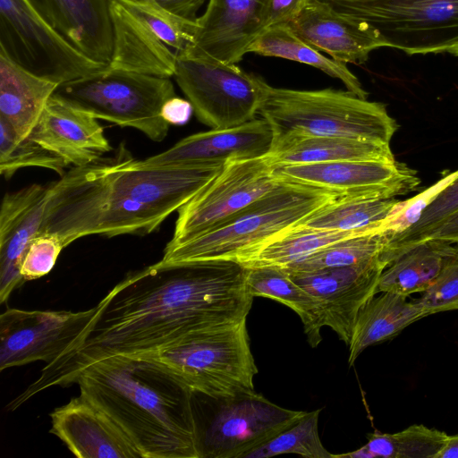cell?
<instances>
[{
    "label": "cell",
    "instance_id": "obj_8",
    "mask_svg": "<svg viewBox=\"0 0 458 458\" xmlns=\"http://www.w3.org/2000/svg\"><path fill=\"white\" fill-rule=\"evenodd\" d=\"M0 54L59 85L108 67L74 47L33 0H0Z\"/></svg>",
    "mask_w": 458,
    "mask_h": 458
},
{
    "label": "cell",
    "instance_id": "obj_12",
    "mask_svg": "<svg viewBox=\"0 0 458 458\" xmlns=\"http://www.w3.org/2000/svg\"><path fill=\"white\" fill-rule=\"evenodd\" d=\"M216 400L209 421L197 426L200 458H243L306 413L276 405L254 390Z\"/></svg>",
    "mask_w": 458,
    "mask_h": 458
},
{
    "label": "cell",
    "instance_id": "obj_36",
    "mask_svg": "<svg viewBox=\"0 0 458 458\" xmlns=\"http://www.w3.org/2000/svg\"><path fill=\"white\" fill-rule=\"evenodd\" d=\"M319 410L306 411L296 422L253 449L243 458H268L284 454H296L308 458H332L318 434Z\"/></svg>",
    "mask_w": 458,
    "mask_h": 458
},
{
    "label": "cell",
    "instance_id": "obj_42",
    "mask_svg": "<svg viewBox=\"0 0 458 458\" xmlns=\"http://www.w3.org/2000/svg\"><path fill=\"white\" fill-rule=\"evenodd\" d=\"M193 107L187 99L176 96L167 99L161 108L163 119L170 125H184L192 114Z\"/></svg>",
    "mask_w": 458,
    "mask_h": 458
},
{
    "label": "cell",
    "instance_id": "obj_40",
    "mask_svg": "<svg viewBox=\"0 0 458 458\" xmlns=\"http://www.w3.org/2000/svg\"><path fill=\"white\" fill-rule=\"evenodd\" d=\"M64 246L58 236L40 232L30 242L22 258L20 273L23 280L38 279L55 267Z\"/></svg>",
    "mask_w": 458,
    "mask_h": 458
},
{
    "label": "cell",
    "instance_id": "obj_9",
    "mask_svg": "<svg viewBox=\"0 0 458 458\" xmlns=\"http://www.w3.org/2000/svg\"><path fill=\"white\" fill-rule=\"evenodd\" d=\"M327 1L407 55L447 52L458 43V0Z\"/></svg>",
    "mask_w": 458,
    "mask_h": 458
},
{
    "label": "cell",
    "instance_id": "obj_34",
    "mask_svg": "<svg viewBox=\"0 0 458 458\" xmlns=\"http://www.w3.org/2000/svg\"><path fill=\"white\" fill-rule=\"evenodd\" d=\"M68 165L59 155L30 137L19 136L0 118V173L5 179L20 169L30 166L52 170L61 177Z\"/></svg>",
    "mask_w": 458,
    "mask_h": 458
},
{
    "label": "cell",
    "instance_id": "obj_19",
    "mask_svg": "<svg viewBox=\"0 0 458 458\" xmlns=\"http://www.w3.org/2000/svg\"><path fill=\"white\" fill-rule=\"evenodd\" d=\"M50 433L79 458H142L128 437L82 394L50 413Z\"/></svg>",
    "mask_w": 458,
    "mask_h": 458
},
{
    "label": "cell",
    "instance_id": "obj_17",
    "mask_svg": "<svg viewBox=\"0 0 458 458\" xmlns=\"http://www.w3.org/2000/svg\"><path fill=\"white\" fill-rule=\"evenodd\" d=\"M274 132L263 118H254L225 129H210L187 136L168 149L144 159H132L138 167L159 168L192 165H225L270 154Z\"/></svg>",
    "mask_w": 458,
    "mask_h": 458
},
{
    "label": "cell",
    "instance_id": "obj_26",
    "mask_svg": "<svg viewBox=\"0 0 458 458\" xmlns=\"http://www.w3.org/2000/svg\"><path fill=\"white\" fill-rule=\"evenodd\" d=\"M380 293L373 296L356 318L348 345L350 366L369 346L395 336L411 324L428 316L417 301H408L407 297L388 292Z\"/></svg>",
    "mask_w": 458,
    "mask_h": 458
},
{
    "label": "cell",
    "instance_id": "obj_38",
    "mask_svg": "<svg viewBox=\"0 0 458 458\" xmlns=\"http://www.w3.org/2000/svg\"><path fill=\"white\" fill-rule=\"evenodd\" d=\"M458 176V170L452 172L418 195L399 200L389 216L382 223L381 232L387 236L402 233L417 223L437 195Z\"/></svg>",
    "mask_w": 458,
    "mask_h": 458
},
{
    "label": "cell",
    "instance_id": "obj_24",
    "mask_svg": "<svg viewBox=\"0 0 458 458\" xmlns=\"http://www.w3.org/2000/svg\"><path fill=\"white\" fill-rule=\"evenodd\" d=\"M267 157L272 165L396 161L390 144L328 136H293L274 141Z\"/></svg>",
    "mask_w": 458,
    "mask_h": 458
},
{
    "label": "cell",
    "instance_id": "obj_3",
    "mask_svg": "<svg viewBox=\"0 0 458 458\" xmlns=\"http://www.w3.org/2000/svg\"><path fill=\"white\" fill-rule=\"evenodd\" d=\"M128 437L142 458H200L193 393L168 367L111 356L72 380Z\"/></svg>",
    "mask_w": 458,
    "mask_h": 458
},
{
    "label": "cell",
    "instance_id": "obj_13",
    "mask_svg": "<svg viewBox=\"0 0 458 458\" xmlns=\"http://www.w3.org/2000/svg\"><path fill=\"white\" fill-rule=\"evenodd\" d=\"M97 311V305L81 311L7 309L0 316V370L47 364L76 349Z\"/></svg>",
    "mask_w": 458,
    "mask_h": 458
},
{
    "label": "cell",
    "instance_id": "obj_16",
    "mask_svg": "<svg viewBox=\"0 0 458 458\" xmlns=\"http://www.w3.org/2000/svg\"><path fill=\"white\" fill-rule=\"evenodd\" d=\"M267 0H208L196 19L192 41L179 55L225 64L239 63L265 30Z\"/></svg>",
    "mask_w": 458,
    "mask_h": 458
},
{
    "label": "cell",
    "instance_id": "obj_14",
    "mask_svg": "<svg viewBox=\"0 0 458 458\" xmlns=\"http://www.w3.org/2000/svg\"><path fill=\"white\" fill-rule=\"evenodd\" d=\"M272 165L278 180L320 190L336 199H391L416 191L420 184L417 171L399 161Z\"/></svg>",
    "mask_w": 458,
    "mask_h": 458
},
{
    "label": "cell",
    "instance_id": "obj_35",
    "mask_svg": "<svg viewBox=\"0 0 458 458\" xmlns=\"http://www.w3.org/2000/svg\"><path fill=\"white\" fill-rule=\"evenodd\" d=\"M458 211V176L427 207L419 221L407 230L387 236L380 259L389 265L401 254L424 242L428 234L450 215Z\"/></svg>",
    "mask_w": 458,
    "mask_h": 458
},
{
    "label": "cell",
    "instance_id": "obj_28",
    "mask_svg": "<svg viewBox=\"0 0 458 458\" xmlns=\"http://www.w3.org/2000/svg\"><path fill=\"white\" fill-rule=\"evenodd\" d=\"M246 285L253 297H267L293 310L301 319L310 346L318 345L320 331L325 327L320 305L284 268L276 266L247 267Z\"/></svg>",
    "mask_w": 458,
    "mask_h": 458
},
{
    "label": "cell",
    "instance_id": "obj_6",
    "mask_svg": "<svg viewBox=\"0 0 458 458\" xmlns=\"http://www.w3.org/2000/svg\"><path fill=\"white\" fill-rule=\"evenodd\" d=\"M140 356L168 367L193 394L223 399L254 390L258 369L250 351L247 318Z\"/></svg>",
    "mask_w": 458,
    "mask_h": 458
},
{
    "label": "cell",
    "instance_id": "obj_32",
    "mask_svg": "<svg viewBox=\"0 0 458 458\" xmlns=\"http://www.w3.org/2000/svg\"><path fill=\"white\" fill-rule=\"evenodd\" d=\"M448 435L422 424H414L396 433L369 434L368 442L355 451L334 457L350 458H437Z\"/></svg>",
    "mask_w": 458,
    "mask_h": 458
},
{
    "label": "cell",
    "instance_id": "obj_7",
    "mask_svg": "<svg viewBox=\"0 0 458 458\" xmlns=\"http://www.w3.org/2000/svg\"><path fill=\"white\" fill-rule=\"evenodd\" d=\"M53 96L97 119L133 128L160 142L170 125L163 119L161 108L175 91L170 78L107 67L60 84Z\"/></svg>",
    "mask_w": 458,
    "mask_h": 458
},
{
    "label": "cell",
    "instance_id": "obj_23",
    "mask_svg": "<svg viewBox=\"0 0 458 458\" xmlns=\"http://www.w3.org/2000/svg\"><path fill=\"white\" fill-rule=\"evenodd\" d=\"M113 54L108 67L157 77H174L177 53L116 0L111 2Z\"/></svg>",
    "mask_w": 458,
    "mask_h": 458
},
{
    "label": "cell",
    "instance_id": "obj_11",
    "mask_svg": "<svg viewBox=\"0 0 458 458\" xmlns=\"http://www.w3.org/2000/svg\"><path fill=\"white\" fill-rule=\"evenodd\" d=\"M281 182L268 157L225 164L214 179L178 209L169 245L224 224Z\"/></svg>",
    "mask_w": 458,
    "mask_h": 458
},
{
    "label": "cell",
    "instance_id": "obj_46",
    "mask_svg": "<svg viewBox=\"0 0 458 458\" xmlns=\"http://www.w3.org/2000/svg\"><path fill=\"white\" fill-rule=\"evenodd\" d=\"M447 53L449 54H452L454 55H456L458 56V43L455 44L454 46H453L452 47H450L448 50H447Z\"/></svg>",
    "mask_w": 458,
    "mask_h": 458
},
{
    "label": "cell",
    "instance_id": "obj_45",
    "mask_svg": "<svg viewBox=\"0 0 458 458\" xmlns=\"http://www.w3.org/2000/svg\"><path fill=\"white\" fill-rule=\"evenodd\" d=\"M437 458H458V435L448 436L446 444Z\"/></svg>",
    "mask_w": 458,
    "mask_h": 458
},
{
    "label": "cell",
    "instance_id": "obj_30",
    "mask_svg": "<svg viewBox=\"0 0 458 458\" xmlns=\"http://www.w3.org/2000/svg\"><path fill=\"white\" fill-rule=\"evenodd\" d=\"M370 233L323 230L298 224L240 257L247 267H285L344 239Z\"/></svg>",
    "mask_w": 458,
    "mask_h": 458
},
{
    "label": "cell",
    "instance_id": "obj_1",
    "mask_svg": "<svg viewBox=\"0 0 458 458\" xmlns=\"http://www.w3.org/2000/svg\"><path fill=\"white\" fill-rule=\"evenodd\" d=\"M247 267L234 260L165 264L130 273L98 304L83 342L46 364L30 396L68 386L88 365L111 356H140L247 318L253 296Z\"/></svg>",
    "mask_w": 458,
    "mask_h": 458
},
{
    "label": "cell",
    "instance_id": "obj_25",
    "mask_svg": "<svg viewBox=\"0 0 458 458\" xmlns=\"http://www.w3.org/2000/svg\"><path fill=\"white\" fill-rule=\"evenodd\" d=\"M58 86L0 54V118L19 136L29 137Z\"/></svg>",
    "mask_w": 458,
    "mask_h": 458
},
{
    "label": "cell",
    "instance_id": "obj_41",
    "mask_svg": "<svg viewBox=\"0 0 458 458\" xmlns=\"http://www.w3.org/2000/svg\"><path fill=\"white\" fill-rule=\"evenodd\" d=\"M309 2L310 0H267L264 16L265 30L275 25L291 23L300 15Z\"/></svg>",
    "mask_w": 458,
    "mask_h": 458
},
{
    "label": "cell",
    "instance_id": "obj_2",
    "mask_svg": "<svg viewBox=\"0 0 458 458\" xmlns=\"http://www.w3.org/2000/svg\"><path fill=\"white\" fill-rule=\"evenodd\" d=\"M124 148L111 157L73 166L48 183L41 232L64 248L88 235H145L201 191L225 165L138 167Z\"/></svg>",
    "mask_w": 458,
    "mask_h": 458
},
{
    "label": "cell",
    "instance_id": "obj_33",
    "mask_svg": "<svg viewBox=\"0 0 458 458\" xmlns=\"http://www.w3.org/2000/svg\"><path fill=\"white\" fill-rule=\"evenodd\" d=\"M387 243L385 232L349 237L293 263L287 271H314L331 267L360 265L380 258Z\"/></svg>",
    "mask_w": 458,
    "mask_h": 458
},
{
    "label": "cell",
    "instance_id": "obj_21",
    "mask_svg": "<svg viewBox=\"0 0 458 458\" xmlns=\"http://www.w3.org/2000/svg\"><path fill=\"white\" fill-rule=\"evenodd\" d=\"M98 120L52 96L29 137L68 165L84 166L113 149Z\"/></svg>",
    "mask_w": 458,
    "mask_h": 458
},
{
    "label": "cell",
    "instance_id": "obj_18",
    "mask_svg": "<svg viewBox=\"0 0 458 458\" xmlns=\"http://www.w3.org/2000/svg\"><path fill=\"white\" fill-rule=\"evenodd\" d=\"M289 25L310 46L345 64H363L372 51L385 47L372 27L343 13L327 0H310Z\"/></svg>",
    "mask_w": 458,
    "mask_h": 458
},
{
    "label": "cell",
    "instance_id": "obj_15",
    "mask_svg": "<svg viewBox=\"0 0 458 458\" xmlns=\"http://www.w3.org/2000/svg\"><path fill=\"white\" fill-rule=\"evenodd\" d=\"M386 265L377 258L360 265L314 271H287L290 277L319 303L324 326L347 346L361 308L377 293Z\"/></svg>",
    "mask_w": 458,
    "mask_h": 458
},
{
    "label": "cell",
    "instance_id": "obj_29",
    "mask_svg": "<svg viewBox=\"0 0 458 458\" xmlns=\"http://www.w3.org/2000/svg\"><path fill=\"white\" fill-rule=\"evenodd\" d=\"M250 52L315 67L340 80L347 90L361 98H368L369 93L345 64L323 55L320 51L303 40L289 24L275 25L263 30L250 47Z\"/></svg>",
    "mask_w": 458,
    "mask_h": 458
},
{
    "label": "cell",
    "instance_id": "obj_5",
    "mask_svg": "<svg viewBox=\"0 0 458 458\" xmlns=\"http://www.w3.org/2000/svg\"><path fill=\"white\" fill-rule=\"evenodd\" d=\"M335 199L320 190L281 181L271 191L219 226L186 242L166 244L160 261H237Z\"/></svg>",
    "mask_w": 458,
    "mask_h": 458
},
{
    "label": "cell",
    "instance_id": "obj_20",
    "mask_svg": "<svg viewBox=\"0 0 458 458\" xmlns=\"http://www.w3.org/2000/svg\"><path fill=\"white\" fill-rule=\"evenodd\" d=\"M48 183H33L4 195L0 211V301L25 281L20 267L26 249L42 231Z\"/></svg>",
    "mask_w": 458,
    "mask_h": 458
},
{
    "label": "cell",
    "instance_id": "obj_44",
    "mask_svg": "<svg viewBox=\"0 0 458 458\" xmlns=\"http://www.w3.org/2000/svg\"><path fill=\"white\" fill-rule=\"evenodd\" d=\"M440 240L451 244H458V211L450 215L437 227L432 230L426 240Z\"/></svg>",
    "mask_w": 458,
    "mask_h": 458
},
{
    "label": "cell",
    "instance_id": "obj_43",
    "mask_svg": "<svg viewBox=\"0 0 458 458\" xmlns=\"http://www.w3.org/2000/svg\"><path fill=\"white\" fill-rule=\"evenodd\" d=\"M180 18L196 21L197 13L206 0H148Z\"/></svg>",
    "mask_w": 458,
    "mask_h": 458
},
{
    "label": "cell",
    "instance_id": "obj_27",
    "mask_svg": "<svg viewBox=\"0 0 458 458\" xmlns=\"http://www.w3.org/2000/svg\"><path fill=\"white\" fill-rule=\"evenodd\" d=\"M456 244L427 240L409 249L382 272L377 293L388 292L405 297L423 293L436 279Z\"/></svg>",
    "mask_w": 458,
    "mask_h": 458
},
{
    "label": "cell",
    "instance_id": "obj_37",
    "mask_svg": "<svg viewBox=\"0 0 458 458\" xmlns=\"http://www.w3.org/2000/svg\"><path fill=\"white\" fill-rule=\"evenodd\" d=\"M126 11L152 29L176 53L191 43L196 21L175 16L148 0H116Z\"/></svg>",
    "mask_w": 458,
    "mask_h": 458
},
{
    "label": "cell",
    "instance_id": "obj_4",
    "mask_svg": "<svg viewBox=\"0 0 458 458\" xmlns=\"http://www.w3.org/2000/svg\"><path fill=\"white\" fill-rule=\"evenodd\" d=\"M258 114L270 124L274 141L293 136H328L390 144L399 127L385 104L349 90L275 88L267 81Z\"/></svg>",
    "mask_w": 458,
    "mask_h": 458
},
{
    "label": "cell",
    "instance_id": "obj_39",
    "mask_svg": "<svg viewBox=\"0 0 458 458\" xmlns=\"http://www.w3.org/2000/svg\"><path fill=\"white\" fill-rule=\"evenodd\" d=\"M416 301L428 316L458 310V244L436 279Z\"/></svg>",
    "mask_w": 458,
    "mask_h": 458
},
{
    "label": "cell",
    "instance_id": "obj_10",
    "mask_svg": "<svg viewBox=\"0 0 458 458\" xmlns=\"http://www.w3.org/2000/svg\"><path fill=\"white\" fill-rule=\"evenodd\" d=\"M174 77L197 119L210 129L233 127L256 118L266 81L236 64L179 54Z\"/></svg>",
    "mask_w": 458,
    "mask_h": 458
},
{
    "label": "cell",
    "instance_id": "obj_22",
    "mask_svg": "<svg viewBox=\"0 0 458 458\" xmlns=\"http://www.w3.org/2000/svg\"><path fill=\"white\" fill-rule=\"evenodd\" d=\"M112 0H37L51 25L89 58L109 64L114 44Z\"/></svg>",
    "mask_w": 458,
    "mask_h": 458
},
{
    "label": "cell",
    "instance_id": "obj_31",
    "mask_svg": "<svg viewBox=\"0 0 458 458\" xmlns=\"http://www.w3.org/2000/svg\"><path fill=\"white\" fill-rule=\"evenodd\" d=\"M398 201L395 198L335 199L300 224L323 230L377 233Z\"/></svg>",
    "mask_w": 458,
    "mask_h": 458
}]
</instances>
